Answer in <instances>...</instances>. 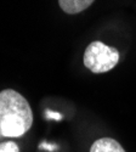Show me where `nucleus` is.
Segmentation results:
<instances>
[{
  "mask_svg": "<svg viewBox=\"0 0 136 152\" xmlns=\"http://www.w3.org/2000/svg\"><path fill=\"white\" fill-rule=\"evenodd\" d=\"M33 124V111L22 94L14 89L0 91V132L6 137L23 136Z\"/></svg>",
  "mask_w": 136,
  "mask_h": 152,
  "instance_id": "obj_1",
  "label": "nucleus"
},
{
  "mask_svg": "<svg viewBox=\"0 0 136 152\" xmlns=\"http://www.w3.org/2000/svg\"><path fill=\"white\" fill-rule=\"evenodd\" d=\"M83 61L84 66L92 73H106L117 66L119 51L113 46H108L102 42L96 40L86 46Z\"/></svg>",
  "mask_w": 136,
  "mask_h": 152,
  "instance_id": "obj_2",
  "label": "nucleus"
},
{
  "mask_svg": "<svg viewBox=\"0 0 136 152\" xmlns=\"http://www.w3.org/2000/svg\"><path fill=\"white\" fill-rule=\"evenodd\" d=\"M95 0H58V5L68 15H77L92 5Z\"/></svg>",
  "mask_w": 136,
  "mask_h": 152,
  "instance_id": "obj_3",
  "label": "nucleus"
},
{
  "mask_svg": "<svg viewBox=\"0 0 136 152\" xmlns=\"http://www.w3.org/2000/svg\"><path fill=\"white\" fill-rule=\"evenodd\" d=\"M90 152H125V150L114 139L101 137L91 145Z\"/></svg>",
  "mask_w": 136,
  "mask_h": 152,
  "instance_id": "obj_4",
  "label": "nucleus"
},
{
  "mask_svg": "<svg viewBox=\"0 0 136 152\" xmlns=\"http://www.w3.org/2000/svg\"><path fill=\"white\" fill-rule=\"evenodd\" d=\"M0 152H20V146L14 141H5L0 144Z\"/></svg>",
  "mask_w": 136,
  "mask_h": 152,
  "instance_id": "obj_5",
  "label": "nucleus"
},
{
  "mask_svg": "<svg viewBox=\"0 0 136 152\" xmlns=\"http://www.w3.org/2000/svg\"><path fill=\"white\" fill-rule=\"evenodd\" d=\"M1 137H4V135L1 134V132H0V139H1Z\"/></svg>",
  "mask_w": 136,
  "mask_h": 152,
  "instance_id": "obj_6",
  "label": "nucleus"
}]
</instances>
